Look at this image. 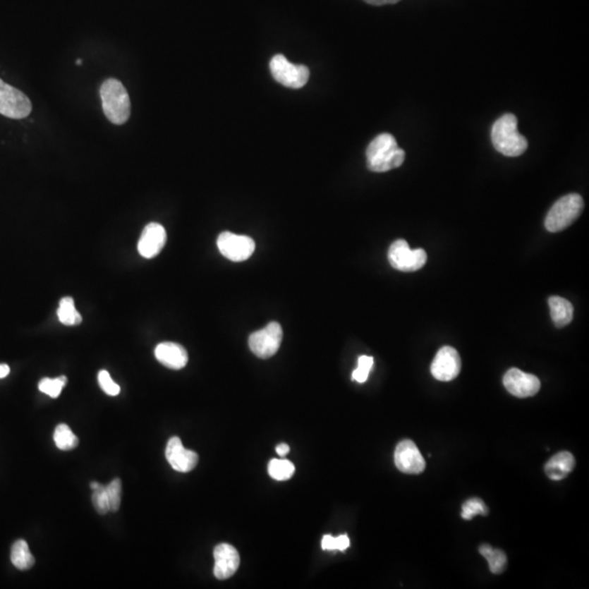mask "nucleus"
<instances>
[{"instance_id":"f03ea898","label":"nucleus","mask_w":589,"mask_h":589,"mask_svg":"<svg viewBox=\"0 0 589 589\" xmlns=\"http://www.w3.org/2000/svg\"><path fill=\"white\" fill-rule=\"evenodd\" d=\"M102 107L106 118L114 125L127 123L131 114V102L127 90L119 80H105L99 87Z\"/></svg>"},{"instance_id":"6e6552de","label":"nucleus","mask_w":589,"mask_h":589,"mask_svg":"<svg viewBox=\"0 0 589 589\" xmlns=\"http://www.w3.org/2000/svg\"><path fill=\"white\" fill-rule=\"evenodd\" d=\"M283 339V329L277 322H271L253 333L249 337L250 351L259 358L267 359L279 351Z\"/></svg>"},{"instance_id":"4468645a","label":"nucleus","mask_w":589,"mask_h":589,"mask_svg":"<svg viewBox=\"0 0 589 589\" xmlns=\"http://www.w3.org/2000/svg\"><path fill=\"white\" fill-rule=\"evenodd\" d=\"M167 462L175 470L188 473L193 470L199 462V456L193 451L186 450L178 437H173L167 443L165 451Z\"/></svg>"},{"instance_id":"4be33fe9","label":"nucleus","mask_w":589,"mask_h":589,"mask_svg":"<svg viewBox=\"0 0 589 589\" xmlns=\"http://www.w3.org/2000/svg\"><path fill=\"white\" fill-rule=\"evenodd\" d=\"M54 441H55L56 447L61 451H71L79 444V439L77 435L71 431V429L65 425H58L56 427L55 432H54Z\"/></svg>"},{"instance_id":"9b49d317","label":"nucleus","mask_w":589,"mask_h":589,"mask_svg":"<svg viewBox=\"0 0 589 589\" xmlns=\"http://www.w3.org/2000/svg\"><path fill=\"white\" fill-rule=\"evenodd\" d=\"M394 462L397 469L404 474H420L426 468V461L413 441L404 440L397 444Z\"/></svg>"},{"instance_id":"20e7f679","label":"nucleus","mask_w":589,"mask_h":589,"mask_svg":"<svg viewBox=\"0 0 589 589\" xmlns=\"http://www.w3.org/2000/svg\"><path fill=\"white\" fill-rule=\"evenodd\" d=\"M584 210V200L577 193L564 195L557 201L547 214L545 226L550 233L571 226Z\"/></svg>"},{"instance_id":"412c9836","label":"nucleus","mask_w":589,"mask_h":589,"mask_svg":"<svg viewBox=\"0 0 589 589\" xmlns=\"http://www.w3.org/2000/svg\"><path fill=\"white\" fill-rule=\"evenodd\" d=\"M57 315L59 321L65 325H78L82 321L81 315L75 309V300L71 297H63L61 299Z\"/></svg>"},{"instance_id":"423d86ee","label":"nucleus","mask_w":589,"mask_h":589,"mask_svg":"<svg viewBox=\"0 0 589 589\" xmlns=\"http://www.w3.org/2000/svg\"><path fill=\"white\" fill-rule=\"evenodd\" d=\"M387 257L390 265L402 272H415L427 262L426 251L423 249L413 250L403 239H399L391 245Z\"/></svg>"},{"instance_id":"473e14b6","label":"nucleus","mask_w":589,"mask_h":589,"mask_svg":"<svg viewBox=\"0 0 589 589\" xmlns=\"http://www.w3.org/2000/svg\"><path fill=\"white\" fill-rule=\"evenodd\" d=\"M9 373L10 368L9 366H8V365H5V363H3V365H0V379L6 378V377H7V375H9Z\"/></svg>"},{"instance_id":"f257e3e1","label":"nucleus","mask_w":589,"mask_h":589,"mask_svg":"<svg viewBox=\"0 0 589 589\" xmlns=\"http://www.w3.org/2000/svg\"><path fill=\"white\" fill-rule=\"evenodd\" d=\"M367 166L375 173H384L402 166L404 150L399 149L396 140L390 133H382L371 141L367 147Z\"/></svg>"},{"instance_id":"1a4fd4ad","label":"nucleus","mask_w":589,"mask_h":589,"mask_svg":"<svg viewBox=\"0 0 589 589\" xmlns=\"http://www.w3.org/2000/svg\"><path fill=\"white\" fill-rule=\"evenodd\" d=\"M219 253L233 262L248 260L255 249V241L248 236H239L224 231L217 238Z\"/></svg>"},{"instance_id":"39448f33","label":"nucleus","mask_w":589,"mask_h":589,"mask_svg":"<svg viewBox=\"0 0 589 589\" xmlns=\"http://www.w3.org/2000/svg\"><path fill=\"white\" fill-rule=\"evenodd\" d=\"M269 70L279 83L291 89L305 87L310 75V71L305 66L293 65L283 55H275L272 58Z\"/></svg>"},{"instance_id":"6ab92c4d","label":"nucleus","mask_w":589,"mask_h":589,"mask_svg":"<svg viewBox=\"0 0 589 589\" xmlns=\"http://www.w3.org/2000/svg\"><path fill=\"white\" fill-rule=\"evenodd\" d=\"M10 560L18 570L21 571L29 570L35 563V559L30 551L27 541L22 539L16 541L11 547Z\"/></svg>"},{"instance_id":"cd10ccee","label":"nucleus","mask_w":589,"mask_h":589,"mask_svg":"<svg viewBox=\"0 0 589 589\" xmlns=\"http://www.w3.org/2000/svg\"><path fill=\"white\" fill-rule=\"evenodd\" d=\"M323 550H339L345 551L349 546H351V541H349L347 535H341L339 537H333L331 535H325L322 538Z\"/></svg>"},{"instance_id":"7c9ffc66","label":"nucleus","mask_w":589,"mask_h":589,"mask_svg":"<svg viewBox=\"0 0 589 589\" xmlns=\"http://www.w3.org/2000/svg\"><path fill=\"white\" fill-rule=\"evenodd\" d=\"M369 5L373 6H383V5H393V4L399 3L401 0H363Z\"/></svg>"},{"instance_id":"f8f14e48","label":"nucleus","mask_w":589,"mask_h":589,"mask_svg":"<svg viewBox=\"0 0 589 589\" xmlns=\"http://www.w3.org/2000/svg\"><path fill=\"white\" fill-rule=\"evenodd\" d=\"M503 384L511 394L520 399L534 396L540 390L541 385L536 375L523 372L516 368L510 369L505 373Z\"/></svg>"},{"instance_id":"72a5a7b5","label":"nucleus","mask_w":589,"mask_h":589,"mask_svg":"<svg viewBox=\"0 0 589 589\" xmlns=\"http://www.w3.org/2000/svg\"><path fill=\"white\" fill-rule=\"evenodd\" d=\"M99 486H101V484H99V482H97V481H93V482H91V485H90V487H91L92 490H95V489L99 488Z\"/></svg>"},{"instance_id":"c85d7f7f","label":"nucleus","mask_w":589,"mask_h":589,"mask_svg":"<svg viewBox=\"0 0 589 589\" xmlns=\"http://www.w3.org/2000/svg\"><path fill=\"white\" fill-rule=\"evenodd\" d=\"M92 502H93L94 508H95V510H97L99 514L104 515L106 513L111 512V510H109V498H107L105 486H103V485H101L99 488L93 490Z\"/></svg>"},{"instance_id":"f3484780","label":"nucleus","mask_w":589,"mask_h":589,"mask_svg":"<svg viewBox=\"0 0 589 589\" xmlns=\"http://www.w3.org/2000/svg\"><path fill=\"white\" fill-rule=\"evenodd\" d=\"M574 466V456L570 452H560L550 459L545 466V470L549 478L558 481L568 476Z\"/></svg>"},{"instance_id":"a211bd4d","label":"nucleus","mask_w":589,"mask_h":589,"mask_svg":"<svg viewBox=\"0 0 589 589\" xmlns=\"http://www.w3.org/2000/svg\"><path fill=\"white\" fill-rule=\"evenodd\" d=\"M551 317L557 327H563L570 324L573 320L574 309L572 303L562 297L552 296L549 298Z\"/></svg>"},{"instance_id":"f704fd0d","label":"nucleus","mask_w":589,"mask_h":589,"mask_svg":"<svg viewBox=\"0 0 589 589\" xmlns=\"http://www.w3.org/2000/svg\"><path fill=\"white\" fill-rule=\"evenodd\" d=\"M77 63H78V66L81 65V63H82V61H81V59H78V61H77Z\"/></svg>"},{"instance_id":"9d476101","label":"nucleus","mask_w":589,"mask_h":589,"mask_svg":"<svg viewBox=\"0 0 589 589\" xmlns=\"http://www.w3.org/2000/svg\"><path fill=\"white\" fill-rule=\"evenodd\" d=\"M462 368V361L456 349L444 346L435 355L431 365V373L437 380L449 382L456 378Z\"/></svg>"},{"instance_id":"7ed1b4c3","label":"nucleus","mask_w":589,"mask_h":589,"mask_svg":"<svg viewBox=\"0 0 589 589\" xmlns=\"http://www.w3.org/2000/svg\"><path fill=\"white\" fill-rule=\"evenodd\" d=\"M493 147L505 157H520L528 147L524 135L517 130V118L505 114L493 123L491 130Z\"/></svg>"},{"instance_id":"ddd939ff","label":"nucleus","mask_w":589,"mask_h":589,"mask_svg":"<svg viewBox=\"0 0 589 589\" xmlns=\"http://www.w3.org/2000/svg\"><path fill=\"white\" fill-rule=\"evenodd\" d=\"M166 239V231L161 224H147L138 243V251L145 259L155 257L163 250Z\"/></svg>"},{"instance_id":"bb28decb","label":"nucleus","mask_w":589,"mask_h":589,"mask_svg":"<svg viewBox=\"0 0 589 589\" xmlns=\"http://www.w3.org/2000/svg\"><path fill=\"white\" fill-rule=\"evenodd\" d=\"M375 359L370 356H360L358 358V367L355 369L351 375L353 380L358 383H365L368 380L369 373L372 369Z\"/></svg>"},{"instance_id":"c756f323","label":"nucleus","mask_w":589,"mask_h":589,"mask_svg":"<svg viewBox=\"0 0 589 589\" xmlns=\"http://www.w3.org/2000/svg\"><path fill=\"white\" fill-rule=\"evenodd\" d=\"M97 378H99V387L106 394L109 396H116L121 393V387L111 379V375L107 371H99Z\"/></svg>"},{"instance_id":"0eeeda50","label":"nucleus","mask_w":589,"mask_h":589,"mask_svg":"<svg viewBox=\"0 0 589 589\" xmlns=\"http://www.w3.org/2000/svg\"><path fill=\"white\" fill-rule=\"evenodd\" d=\"M32 104L23 92L0 79V114L11 119H23L31 114Z\"/></svg>"},{"instance_id":"2eb2a0df","label":"nucleus","mask_w":589,"mask_h":589,"mask_svg":"<svg viewBox=\"0 0 589 589\" xmlns=\"http://www.w3.org/2000/svg\"><path fill=\"white\" fill-rule=\"evenodd\" d=\"M214 576L217 580H227L235 574L241 564L238 551L229 544H221L214 549Z\"/></svg>"},{"instance_id":"2f4dec72","label":"nucleus","mask_w":589,"mask_h":589,"mask_svg":"<svg viewBox=\"0 0 589 589\" xmlns=\"http://www.w3.org/2000/svg\"><path fill=\"white\" fill-rule=\"evenodd\" d=\"M277 454L281 455V456H285V455H287L289 453V445L285 444V443H281V444L277 445Z\"/></svg>"},{"instance_id":"b1692460","label":"nucleus","mask_w":589,"mask_h":589,"mask_svg":"<svg viewBox=\"0 0 589 589\" xmlns=\"http://www.w3.org/2000/svg\"><path fill=\"white\" fill-rule=\"evenodd\" d=\"M67 384V377L61 375L56 379L44 378L40 381L39 389L44 394L49 395L51 399H57L61 395L63 387Z\"/></svg>"},{"instance_id":"dca6fc26","label":"nucleus","mask_w":589,"mask_h":589,"mask_svg":"<svg viewBox=\"0 0 589 589\" xmlns=\"http://www.w3.org/2000/svg\"><path fill=\"white\" fill-rule=\"evenodd\" d=\"M157 360L169 369L179 370L185 368L188 363V353L181 345L173 341H164L155 348Z\"/></svg>"},{"instance_id":"aec40b11","label":"nucleus","mask_w":589,"mask_h":589,"mask_svg":"<svg viewBox=\"0 0 589 589\" xmlns=\"http://www.w3.org/2000/svg\"><path fill=\"white\" fill-rule=\"evenodd\" d=\"M479 552L488 561L489 568H490L493 574H500L506 568L508 559H506L505 553L500 549H493L489 545H482L479 548Z\"/></svg>"},{"instance_id":"393cba45","label":"nucleus","mask_w":589,"mask_h":589,"mask_svg":"<svg viewBox=\"0 0 589 589\" xmlns=\"http://www.w3.org/2000/svg\"><path fill=\"white\" fill-rule=\"evenodd\" d=\"M488 512L484 501L479 498L469 499L462 506V517L467 521L471 520L476 515H487Z\"/></svg>"},{"instance_id":"a878e982","label":"nucleus","mask_w":589,"mask_h":589,"mask_svg":"<svg viewBox=\"0 0 589 589\" xmlns=\"http://www.w3.org/2000/svg\"><path fill=\"white\" fill-rule=\"evenodd\" d=\"M105 489L107 498H109V510H111V512H117L121 508V491H123L121 479H114L111 484L105 486Z\"/></svg>"},{"instance_id":"5701e85b","label":"nucleus","mask_w":589,"mask_h":589,"mask_svg":"<svg viewBox=\"0 0 589 589\" xmlns=\"http://www.w3.org/2000/svg\"><path fill=\"white\" fill-rule=\"evenodd\" d=\"M295 473V466L287 459H272L269 463V474L275 480L283 481L291 478Z\"/></svg>"}]
</instances>
